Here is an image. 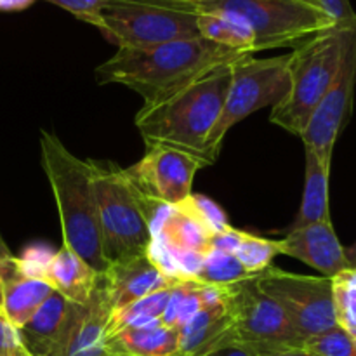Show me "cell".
I'll use <instances>...</instances> for the list:
<instances>
[{
    "label": "cell",
    "mask_w": 356,
    "mask_h": 356,
    "mask_svg": "<svg viewBox=\"0 0 356 356\" xmlns=\"http://www.w3.org/2000/svg\"><path fill=\"white\" fill-rule=\"evenodd\" d=\"M243 56H247L245 52L204 37L152 47H118L117 54L96 70V76L99 83L129 87L143 96L145 104H149Z\"/></svg>",
    "instance_id": "obj_1"
},
{
    "label": "cell",
    "mask_w": 356,
    "mask_h": 356,
    "mask_svg": "<svg viewBox=\"0 0 356 356\" xmlns=\"http://www.w3.org/2000/svg\"><path fill=\"white\" fill-rule=\"evenodd\" d=\"M221 65L183 89L143 104L134 118L136 129L146 146H165L188 153L205 163H214L207 149V139L218 124L228 92L232 70Z\"/></svg>",
    "instance_id": "obj_2"
},
{
    "label": "cell",
    "mask_w": 356,
    "mask_h": 356,
    "mask_svg": "<svg viewBox=\"0 0 356 356\" xmlns=\"http://www.w3.org/2000/svg\"><path fill=\"white\" fill-rule=\"evenodd\" d=\"M40 136L42 169L58 205L63 245L103 275L110 264L104 259L101 243L90 162L68 152L56 134L42 131Z\"/></svg>",
    "instance_id": "obj_3"
},
{
    "label": "cell",
    "mask_w": 356,
    "mask_h": 356,
    "mask_svg": "<svg viewBox=\"0 0 356 356\" xmlns=\"http://www.w3.org/2000/svg\"><path fill=\"white\" fill-rule=\"evenodd\" d=\"M355 31L356 19L336 23L294 47L289 54L291 87L270 115L275 125L301 138L312 113L336 80Z\"/></svg>",
    "instance_id": "obj_4"
},
{
    "label": "cell",
    "mask_w": 356,
    "mask_h": 356,
    "mask_svg": "<svg viewBox=\"0 0 356 356\" xmlns=\"http://www.w3.org/2000/svg\"><path fill=\"white\" fill-rule=\"evenodd\" d=\"M89 162L106 263L149 252L153 222L165 207L149 204L113 162Z\"/></svg>",
    "instance_id": "obj_5"
},
{
    "label": "cell",
    "mask_w": 356,
    "mask_h": 356,
    "mask_svg": "<svg viewBox=\"0 0 356 356\" xmlns=\"http://www.w3.org/2000/svg\"><path fill=\"white\" fill-rule=\"evenodd\" d=\"M190 13L238 17L254 31L256 52L294 49L337 23L322 0H191Z\"/></svg>",
    "instance_id": "obj_6"
},
{
    "label": "cell",
    "mask_w": 356,
    "mask_h": 356,
    "mask_svg": "<svg viewBox=\"0 0 356 356\" xmlns=\"http://www.w3.org/2000/svg\"><path fill=\"white\" fill-rule=\"evenodd\" d=\"M228 92L218 124L207 139V149L211 159H218L222 141L233 125L252 115L254 111L280 103L289 92V54L275 58H254L247 54L236 59L229 66Z\"/></svg>",
    "instance_id": "obj_7"
},
{
    "label": "cell",
    "mask_w": 356,
    "mask_h": 356,
    "mask_svg": "<svg viewBox=\"0 0 356 356\" xmlns=\"http://www.w3.org/2000/svg\"><path fill=\"white\" fill-rule=\"evenodd\" d=\"M229 330L222 348H243L254 355L302 348L301 339L284 309L259 291L256 278L226 285Z\"/></svg>",
    "instance_id": "obj_8"
},
{
    "label": "cell",
    "mask_w": 356,
    "mask_h": 356,
    "mask_svg": "<svg viewBox=\"0 0 356 356\" xmlns=\"http://www.w3.org/2000/svg\"><path fill=\"white\" fill-rule=\"evenodd\" d=\"M97 30L118 47L136 49L202 37L197 14L136 0H111Z\"/></svg>",
    "instance_id": "obj_9"
},
{
    "label": "cell",
    "mask_w": 356,
    "mask_h": 356,
    "mask_svg": "<svg viewBox=\"0 0 356 356\" xmlns=\"http://www.w3.org/2000/svg\"><path fill=\"white\" fill-rule=\"evenodd\" d=\"M256 284L284 309L302 341L337 327L332 278L289 273L270 266L256 278Z\"/></svg>",
    "instance_id": "obj_10"
},
{
    "label": "cell",
    "mask_w": 356,
    "mask_h": 356,
    "mask_svg": "<svg viewBox=\"0 0 356 356\" xmlns=\"http://www.w3.org/2000/svg\"><path fill=\"white\" fill-rule=\"evenodd\" d=\"M205 163L188 153L165 146H146L145 156L124 170L149 204L177 207L193 195V179Z\"/></svg>",
    "instance_id": "obj_11"
},
{
    "label": "cell",
    "mask_w": 356,
    "mask_h": 356,
    "mask_svg": "<svg viewBox=\"0 0 356 356\" xmlns=\"http://www.w3.org/2000/svg\"><path fill=\"white\" fill-rule=\"evenodd\" d=\"M356 86V31L336 80L309 117L301 139L323 163L332 165L337 138L351 117Z\"/></svg>",
    "instance_id": "obj_12"
},
{
    "label": "cell",
    "mask_w": 356,
    "mask_h": 356,
    "mask_svg": "<svg viewBox=\"0 0 356 356\" xmlns=\"http://www.w3.org/2000/svg\"><path fill=\"white\" fill-rule=\"evenodd\" d=\"M101 278L111 312L139 301L153 292L170 289L177 280L156 263L152 252L111 263Z\"/></svg>",
    "instance_id": "obj_13"
},
{
    "label": "cell",
    "mask_w": 356,
    "mask_h": 356,
    "mask_svg": "<svg viewBox=\"0 0 356 356\" xmlns=\"http://www.w3.org/2000/svg\"><path fill=\"white\" fill-rule=\"evenodd\" d=\"M110 313V302L99 275L89 301L86 305L72 302L65 330L51 356H104V330Z\"/></svg>",
    "instance_id": "obj_14"
},
{
    "label": "cell",
    "mask_w": 356,
    "mask_h": 356,
    "mask_svg": "<svg viewBox=\"0 0 356 356\" xmlns=\"http://www.w3.org/2000/svg\"><path fill=\"white\" fill-rule=\"evenodd\" d=\"M278 250L282 256L294 257L315 268L327 278H334L350 268L332 221L289 229L287 235L278 240Z\"/></svg>",
    "instance_id": "obj_15"
},
{
    "label": "cell",
    "mask_w": 356,
    "mask_h": 356,
    "mask_svg": "<svg viewBox=\"0 0 356 356\" xmlns=\"http://www.w3.org/2000/svg\"><path fill=\"white\" fill-rule=\"evenodd\" d=\"M0 289H2V313L16 329H21L45 299L56 292L44 278L24 273L17 257L7 252L0 242Z\"/></svg>",
    "instance_id": "obj_16"
},
{
    "label": "cell",
    "mask_w": 356,
    "mask_h": 356,
    "mask_svg": "<svg viewBox=\"0 0 356 356\" xmlns=\"http://www.w3.org/2000/svg\"><path fill=\"white\" fill-rule=\"evenodd\" d=\"M44 280L66 301L73 305H86L96 289L99 273H96L72 249L63 245L49 257Z\"/></svg>",
    "instance_id": "obj_17"
},
{
    "label": "cell",
    "mask_w": 356,
    "mask_h": 356,
    "mask_svg": "<svg viewBox=\"0 0 356 356\" xmlns=\"http://www.w3.org/2000/svg\"><path fill=\"white\" fill-rule=\"evenodd\" d=\"M104 356H179V332L162 320L124 329L104 339Z\"/></svg>",
    "instance_id": "obj_18"
},
{
    "label": "cell",
    "mask_w": 356,
    "mask_h": 356,
    "mask_svg": "<svg viewBox=\"0 0 356 356\" xmlns=\"http://www.w3.org/2000/svg\"><path fill=\"white\" fill-rule=\"evenodd\" d=\"M229 330L226 301L202 306L190 322L179 329V356H207L222 350Z\"/></svg>",
    "instance_id": "obj_19"
},
{
    "label": "cell",
    "mask_w": 356,
    "mask_h": 356,
    "mask_svg": "<svg viewBox=\"0 0 356 356\" xmlns=\"http://www.w3.org/2000/svg\"><path fill=\"white\" fill-rule=\"evenodd\" d=\"M72 302L52 292L35 315L19 329L23 346L37 356H51L65 330Z\"/></svg>",
    "instance_id": "obj_20"
},
{
    "label": "cell",
    "mask_w": 356,
    "mask_h": 356,
    "mask_svg": "<svg viewBox=\"0 0 356 356\" xmlns=\"http://www.w3.org/2000/svg\"><path fill=\"white\" fill-rule=\"evenodd\" d=\"M305 190L301 207L289 229H298L315 222L330 221L329 179L330 165L323 163L312 149L305 148Z\"/></svg>",
    "instance_id": "obj_21"
},
{
    "label": "cell",
    "mask_w": 356,
    "mask_h": 356,
    "mask_svg": "<svg viewBox=\"0 0 356 356\" xmlns=\"http://www.w3.org/2000/svg\"><path fill=\"white\" fill-rule=\"evenodd\" d=\"M197 23L204 38L232 47L235 51L245 52V54L256 52L254 31L238 17L225 16V14H197Z\"/></svg>",
    "instance_id": "obj_22"
},
{
    "label": "cell",
    "mask_w": 356,
    "mask_h": 356,
    "mask_svg": "<svg viewBox=\"0 0 356 356\" xmlns=\"http://www.w3.org/2000/svg\"><path fill=\"white\" fill-rule=\"evenodd\" d=\"M170 289L153 292V294L146 296V298L139 299V301H134L131 305H125L124 308L111 312L106 323V330H104V339L124 329L143 327L156 322V320H162L167 302H169Z\"/></svg>",
    "instance_id": "obj_23"
},
{
    "label": "cell",
    "mask_w": 356,
    "mask_h": 356,
    "mask_svg": "<svg viewBox=\"0 0 356 356\" xmlns=\"http://www.w3.org/2000/svg\"><path fill=\"white\" fill-rule=\"evenodd\" d=\"M202 306H204V284L193 278H177L170 289L162 323L179 332L181 327L190 322Z\"/></svg>",
    "instance_id": "obj_24"
},
{
    "label": "cell",
    "mask_w": 356,
    "mask_h": 356,
    "mask_svg": "<svg viewBox=\"0 0 356 356\" xmlns=\"http://www.w3.org/2000/svg\"><path fill=\"white\" fill-rule=\"evenodd\" d=\"M249 278L257 277L247 271V268L232 252L218 249H211L193 275V280L209 285H229Z\"/></svg>",
    "instance_id": "obj_25"
},
{
    "label": "cell",
    "mask_w": 356,
    "mask_h": 356,
    "mask_svg": "<svg viewBox=\"0 0 356 356\" xmlns=\"http://www.w3.org/2000/svg\"><path fill=\"white\" fill-rule=\"evenodd\" d=\"M280 254L278 250V240L261 238V236L252 235L238 229L236 232V242L235 249H233V256L247 268V271L259 277L264 270L273 266V259Z\"/></svg>",
    "instance_id": "obj_26"
},
{
    "label": "cell",
    "mask_w": 356,
    "mask_h": 356,
    "mask_svg": "<svg viewBox=\"0 0 356 356\" xmlns=\"http://www.w3.org/2000/svg\"><path fill=\"white\" fill-rule=\"evenodd\" d=\"M336 322L356 343V270L348 268L332 278Z\"/></svg>",
    "instance_id": "obj_27"
},
{
    "label": "cell",
    "mask_w": 356,
    "mask_h": 356,
    "mask_svg": "<svg viewBox=\"0 0 356 356\" xmlns=\"http://www.w3.org/2000/svg\"><path fill=\"white\" fill-rule=\"evenodd\" d=\"M302 348L316 356H356V343L339 325L306 339Z\"/></svg>",
    "instance_id": "obj_28"
},
{
    "label": "cell",
    "mask_w": 356,
    "mask_h": 356,
    "mask_svg": "<svg viewBox=\"0 0 356 356\" xmlns=\"http://www.w3.org/2000/svg\"><path fill=\"white\" fill-rule=\"evenodd\" d=\"M181 205H184V207L190 209L193 214H197L198 218L216 233V235L225 232V229H228L229 226H232L228 222V219H226L225 212L221 211V207H219L216 202H212L211 198H205L202 197V195H191V197L188 198L186 202H183Z\"/></svg>",
    "instance_id": "obj_29"
},
{
    "label": "cell",
    "mask_w": 356,
    "mask_h": 356,
    "mask_svg": "<svg viewBox=\"0 0 356 356\" xmlns=\"http://www.w3.org/2000/svg\"><path fill=\"white\" fill-rule=\"evenodd\" d=\"M54 6L61 7V9L68 10L75 17H79L83 23H89L92 26H99L101 14H103L104 7L111 2V0H45Z\"/></svg>",
    "instance_id": "obj_30"
},
{
    "label": "cell",
    "mask_w": 356,
    "mask_h": 356,
    "mask_svg": "<svg viewBox=\"0 0 356 356\" xmlns=\"http://www.w3.org/2000/svg\"><path fill=\"white\" fill-rule=\"evenodd\" d=\"M21 346L23 341H21L19 329H16L0 313V356H16Z\"/></svg>",
    "instance_id": "obj_31"
},
{
    "label": "cell",
    "mask_w": 356,
    "mask_h": 356,
    "mask_svg": "<svg viewBox=\"0 0 356 356\" xmlns=\"http://www.w3.org/2000/svg\"><path fill=\"white\" fill-rule=\"evenodd\" d=\"M327 13L337 21V23H348L356 19V13L351 7L350 0H322Z\"/></svg>",
    "instance_id": "obj_32"
},
{
    "label": "cell",
    "mask_w": 356,
    "mask_h": 356,
    "mask_svg": "<svg viewBox=\"0 0 356 356\" xmlns=\"http://www.w3.org/2000/svg\"><path fill=\"white\" fill-rule=\"evenodd\" d=\"M35 0H0V10L3 13H16L30 7Z\"/></svg>",
    "instance_id": "obj_33"
},
{
    "label": "cell",
    "mask_w": 356,
    "mask_h": 356,
    "mask_svg": "<svg viewBox=\"0 0 356 356\" xmlns=\"http://www.w3.org/2000/svg\"><path fill=\"white\" fill-rule=\"evenodd\" d=\"M257 356H316V355L309 353V351L305 350V348H287V350L271 351V353H263Z\"/></svg>",
    "instance_id": "obj_34"
},
{
    "label": "cell",
    "mask_w": 356,
    "mask_h": 356,
    "mask_svg": "<svg viewBox=\"0 0 356 356\" xmlns=\"http://www.w3.org/2000/svg\"><path fill=\"white\" fill-rule=\"evenodd\" d=\"M207 356H256L250 351L243 350V348H235V346H229V348H222V350L214 351V353L207 355Z\"/></svg>",
    "instance_id": "obj_35"
},
{
    "label": "cell",
    "mask_w": 356,
    "mask_h": 356,
    "mask_svg": "<svg viewBox=\"0 0 356 356\" xmlns=\"http://www.w3.org/2000/svg\"><path fill=\"white\" fill-rule=\"evenodd\" d=\"M344 256H346L350 268L356 270V242L351 247H344Z\"/></svg>",
    "instance_id": "obj_36"
},
{
    "label": "cell",
    "mask_w": 356,
    "mask_h": 356,
    "mask_svg": "<svg viewBox=\"0 0 356 356\" xmlns=\"http://www.w3.org/2000/svg\"><path fill=\"white\" fill-rule=\"evenodd\" d=\"M16 356H37V355H33V353H31V351H28L26 348L21 346V348H19V351H17V355H16Z\"/></svg>",
    "instance_id": "obj_37"
},
{
    "label": "cell",
    "mask_w": 356,
    "mask_h": 356,
    "mask_svg": "<svg viewBox=\"0 0 356 356\" xmlns=\"http://www.w3.org/2000/svg\"><path fill=\"white\" fill-rule=\"evenodd\" d=\"M0 309H2V289H0Z\"/></svg>",
    "instance_id": "obj_38"
}]
</instances>
